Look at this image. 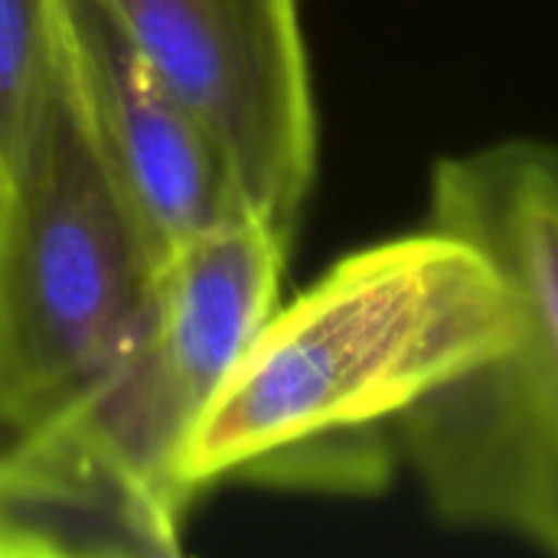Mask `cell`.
Masks as SVG:
<instances>
[{
  "label": "cell",
  "mask_w": 558,
  "mask_h": 558,
  "mask_svg": "<svg viewBox=\"0 0 558 558\" xmlns=\"http://www.w3.org/2000/svg\"><path fill=\"white\" fill-rule=\"evenodd\" d=\"M288 235L239 219L173 248L137 327L49 425L0 451V556L180 549V464L206 405L278 307Z\"/></svg>",
  "instance_id": "2"
},
{
  "label": "cell",
  "mask_w": 558,
  "mask_h": 558,
  "mask_svg": "<svg viewBox=\"0 0 558 558\" xmlns=\"http://www.w3.org/2000/svg\"><path fill=\"white\" fill-rule=\"evenodd\" d=\"M222 150L248 213L291 239L317 170L301 0H101Z\"/></svg>",
  "instance_id": "5"
},
{
  "label": "cell",
  "mask_w": 558,
  "mask_h": 558,
  "mask_svg": "<svg viewBox=\"0 0 558 558\" xmlns=\"http://www.w3.org/2000/svg\"><path fill=\"white\" fill-rule=\"evenodd\" d=\"M157 268L62 59L26 154L0 180V451L101 376L137 327Z\"/></svg>",
  "instance_id": "4"
},
{
  "label": "cell",
  "mask_w": 558,
  "mask_h": 558,
  "mask_svg": "<svg viewBox=\"0 0 558 558\" xmlns=\"http://www.w3.org/2000/svg\"><path fill=\"white\" fill-rule=\"evenodd\" d=\"M62 0H0V180L26 154L62 65Z\"/></svg>",
  "instance_id": "7"
},
{
  "label": "cell",
  "mask_w": 558,
  "mask_h": 558,
  "mask_svg": "<svg viewBox=\"0 0 558 558\" xmlns=\"http://www.w3.org/2000/svg\"><path fill=\"white\" fill-rule=\"evenodd\" d=\"M520 301L471 242L425 226L340 258L245 347L183 451V484L255 474L376 494L399 418L520 337Z\"/></svg>",
  "instance_id": "1"
},
{
  "label": "cell",
  "mask_w": 558,
  "mask_h": 558,
  "mask_svg": "<svg viewBox=\"0 0 558 558\" xmlns=\"http://www.w3.org/2000/svg\"><path fill=\"white\" fill-rule=\"evenodd\" d=\"M62 59L85 128L160 262L190 239L255 219L186 105L154 75L101 0H62Z\"/></svg>",
  "instance_id": "6"
},
{
  "label": "cell",
  "mask_w": 558,
  "mask_h": 558,
  "mask_svg": "<svg viewBox=\"0 0 558 558\" xmlns=\"http://www.w3.org/2000/svg\"><path fill=\"white\" fill-rule=\"evenodd\" d=\"M428 226L500 268L523 327L399 418V454L441 523L558 553V147L500 141L438 160Z\"/></svg>",
  "instance_id": "3"
}]
</instances>
